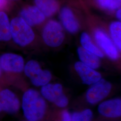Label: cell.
Masks as SVG:
<instances>
[{"label": "cell", "instance_id": "obj_1", "mask_svg": "<svg viewBox=\"0 0 121 121\" xmlns=\"http://www.w3.org/2000/svg\"><path fill=\"white\" fill-rule=\"evenodd\" d=\"M22 109L28 121H39L43 117L46 111V104L43 97L34 89H30L23 94Z\"/></svg>", "mask_w": 121, "mask_h": 121}, {"label": "cell", "instance_id": "obj_2", "mask_svg": "<svg viewBox=\"0 0 121 121\" xmlns=\"http://www.w3.org/2000/svg\"><path fill=\"white\" fill-rule=\"evenodd\" d=\"M11 38L19 46L24 47L30 44L35 39V33L21 17H16L10 22Z\"/></svg>", "mask_w": 121, "mask_h": 121}, {"label": "cell", "instance_id": "obj_3", "mask_svg": "<svg viewBox=\"0 0 121 121\" xmlns=\"http://www.w3.org/2000/svg\"><path fill=\"white\" fill-rule=\"evenodd\" d=\"M42 35L44 42L52 48L60 46L65 38L63 27L59 22L55 20L48 21L43 27Z\"/></svg>", "mask_w": 121, "mask_h": 121}, {"label": "cell", "instance_id": "obj_4", "mask_svg": "<svg viewBox=\"0 0 121 121\" xmlns=\"http://www.w3.org/2000/svg\"><path fill=\"white\" fill-rule=\"evenodd\" d=\"M24 71L30 79L31 83L36 86H43L48 84L52 79V74L47 69H42L36 60H29L24 65Z\"/></svg>", "mask_w": 121, "mask_h": 121}, {"label": "cell", "instance_id": "obj_5", "mask_svg": "<svg viewBox=\"0 0 121 121\" xmlns=\"http://www.w3.org/2000/svg\"><path fill=\"white\" fill-rule=\"evenodd\" d=\"M41 94L43 98L59 107H65L69 100L63 93V87L59 83H48L42 86Z\"/></svg>", "mask_w": 121, "mask_h": 121}, {"label": "cell", "instance_id": "obj_6", "mask_svg": "<svg viewBox=\"0 0 121 121\" xmlns=\"http://www.w3.org/2000/svg\"><path fill=\"white\" fill-rule=\"evenodd\" d=\"M89 88L86 93V99L90 104H96L106 97L112 89L111 84L104 79H100Z\"/></svg>", "mask_w": 121, "mask_h": 121}, {"label": "cell", "instance_id": "obj_7", "mask_svg": "<svg viewBox=\"0 0 121 121\" xmlns=\"http://www.w3.org/2000/svg\"><path fill=\"white\" fill-rule=\"evenodd\" d=\"M94 35L96 43L106 55L112 60H117L119 57L118 49L106 32L98 28L95 30Z\"/></svg>", "mask_w": 121, "mask_h": 121}, {"label": "cell", "instance_id": "obj_8", "mask_svg": "<svg viewBox=\"0 0 121 121\" xmlns=\"http://www.w3.org/2000/svg\"><path fill=\"white\" fill-rule=\"evenodd\" d=\"M20 106L17 96L8 89L0 91V112L13 114L17 112Z\"/></svg>", "mask_w": 121, "mask_h": 121}, {"label": "cell", "instance_id": "obj_9", "mask_svg": "<svg viewBox=\"0 0 121 121\" xmlns=\"http://www.w3.org/2000/svg\"><path fill=\"white\" fill-rule=\"evenodd\" d=\"M0 65L2 69L12 73H20L23 70L24 61L21 56L17 54L7 53L0 57Z\"/></svg>", "mask_w": 121, "mask_h": 121}, {"label": "cell", "instance_id": "obj_10", "mask_svg": "<svg viewBox=\"0 0 121 121\" xmlns=\"http://www.w3.org/2000/svg\"><path fill=\"white\" fill-rule=\"evenodd\" d=\"M74 68L85 84H93L101 78L100 73L80 61L75 63Z\"/></svg>", "mask_w": 121, "mask_h": 121}, {"label": "cell", "instance_id": "obj_11", "mask_svg": "<svg viewBox=\"0 0 121 121\" xmlns=\"http://www.w3.org/2000/svg\"><path fill=\"white\" fill-rule=\"evenodd\" d=\"M60 18L62 26L69 33L75 34L79 30V22L69 7L64 6L60 9Z\"/></svg>", "mask_w": 121, "mask_h": 121}, {"label": "cell", "instance_id": "obj_12", "mask_svg": "<svg viewBox=\"0 0 121 121\" xmlns=\"http://www.w3.org/2000/svg\"><path fill=\"white\" fill-rule=\"evenodd\" d=\"M98 111L104 117L116 118L121 115V100L120 98L109 99L99 104Z\"/></svg>", "mask_w": 121, "mask_h": 121}, {"label": "cell", "instance_id": "obj_13", "mask_svg": "<svg viewBox=\"0 0 121 121\" xmlns=\"http://www.w3.org/2000/svg\"><path fill=\"white\" fill-rule=\"evenodd\" d=\"M20 16L30 26L41 24L46 18L43 13L36 6H30L22 9Z\"/></svg>", "mask_w": 121, "mask_h": 121}, {"label": "cell", "instance_id": "obj_14", "mask_svg": "<svg viewBox=\"0 0 121 121\" xmlns=\"http://www.w3.org/2000/svg\"><path fill=\"white\" fill-rule=\"evenodd\" d=\"M77 53L80 61L93 69H98L100 65L99 56L80 46L77 48Z\"/></svg>", "mask_w": 121, "mask_h": 121}, {"label": "cell", "instance_id": "obj_15", "mask_svg": "<svg viewBox=\"0 0 121 121\" xmlns=\"http://www.w3.org/2000/svg\"><path fill=\"white\" fill-rule=\"evenodd\" d=\"M35 6L46 17H51L58 10L59 4L57 0H34Z\"/></svg>", "mask_w": 121, "mask_h": 121}, {"label": "cell", "instance_id": "obj_16", "mask_svg": "<svg viewBox=\"0 0 121 121\" xmlns=\"http://www.w3.org/2000/svg\"><path fill=\"white\" fill-rule=\"evenodd\" d=\"M11 39L10 23L7 15L0 11V41H8Z\"/></svg>", "mask_w": 121, "mask_h": 121}, {"label": "cell", "instance_id": "obj_17", "mask_svg": "<svg viewBox=\"0 0 121 121\" xmlns=\"http://www.w3.org/2000/svg\"><path fill=\"white\" fill-rule=\"evenodd\" d=\"M80 43L82 48L95 54L99 58L104 57V53L93 43L91 37L86 32H83L81 35Z\"/></svg>", "mask_w": 121, "mask_h": 121}, {"label": "cell", "instance_id": "obj_18", "mask_svg": "<svg viewBox=\"0 0 121 121\" xmlns=\"http://www.w3.org/2000/svg\"><path fill=\"white\" fill-rule=\"evenodd\" d=\"M109 31L113 43L118 50L121 49V22H112L109 26Z\"/></svg>", "mask_w": 121, "mask_h": 121}, {"label": "cell", "instance_id": "obj_19", "mask_svg": "<svg viewBox=\"0 0 121 121\" xmlns=\"http://www.w3.org/2000/svg\"><path fill=\"white\" fill-rule=\"evenodd\" d=\"M101 9L108 11H113L120 8L121 0H95Z\"/></svg>", "mask_w": 121, "mask_h": 121}, {"label": "cell", "instance_id": "obj_20", "mask_svg": "<svg viewBox=\"0 0 121 121\" xmlns=\"http://www.w3.org/2000/svg\"><path fill=\"white\" fill-rule=\"evenodd\" d=\"M93 113L91 109H86L80 112L73 113L71 116L72 121H91Z\"/></svg>", "mask_w": 121, "mask_h": 121}, {"label": "cell", "instance_id": "obj_21", "mask_svg": "<svg viewBox=\"0 0 121 121\" xmlns=\"http://www.w3.org/2000/svg\"><path fill=\"white\" fill-rule=\"evenodd\" d=\"M60 121H72L71 116L68 111L64 110L62 112Z\"/></svg>", "mask_w": 121, "mask_h": 121}, {"label": "cell", "instance_id": "obj_22", "mask_svg": "<svg viewBox=\"0 0 121 121\" xmlns=\"http://www.w3.org/2000/svg\"><path fill=\"white\" fill-rule=\"evenodd\" d=\"M116 17L117 19H118L119 20L121 21V8L117 9L116 10Z\"/></svg>", "mask_w": 121, "mask_h": 121}, {"label": "cell", "instance_id": "obj_23", "mask_svg": "<svg viewBox=\"0 0 121 121\" xmlns=\"http://www.w3.org/2000/svg\"><path fill=\"white\" fill-rule=\"evenodd\" d=\"M7 0H0V10L3 9L7 4Z\"/></svg>", "mask_w": 121, "mask_h": 121}, {"label": "cell", "instance_id": "obj_24", "mask_svg": "<svg viewBox=\"0 0 121 121\" xmlns=\"http://www.w3.org/2000/svg\"><path fill=\"white\" fill-rule=\"evenodd\" d=\"M1 72H2V69H1V67L0 66V76L1 75Z\"/></svg>", "mask_w": 121, "mask_h": 121}, {"label": "cell", "instance_id": "obj_25", "mask_svg": "<svg viewBox=\"0 0 121 121\" xmlns=\"http://www.w3.org/2000/svg\"></svg>", "mask_w": 121, "mask_h": 121}]
</instances>
